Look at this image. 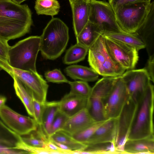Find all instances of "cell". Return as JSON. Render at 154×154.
Returning <instances> with one entry per match:
<instances>
[{
	"label": "cell",
	"mask_w": 154,
	"mask_h": 154,
	"mask_svg": "<svg viewBox=\"0 0 154 154\" xmlns=\"http://www.w3.org/2000/svg\"><path fill=\"white\" fill-rule=\"evenodd\" d=\"M40 51L45 58L54 60L65 50L69 38V28L58 18L53 17L40 36Z\"/></svg>",
	"instance_id": "obj_3"
},
{
	"label": "cell",
	"mask_w": 154,
	"mask_h": 154,
	"mask_svg": "<svg viewBox=\"0 0 154 154\" xmlns=\"http://www.w3.org/2000/svg\"><path fill=\"white\" fill-rule=\"evenodd\" d=\"M118 118L105 120L95 131L85 144L114 142L116 136Z\"/></svg>",
	"instance_id": "obj_15"
},
{
	"label": "cell",
	"mask_w": 154,
	"mask_h": 154,
	"mask_svg": "<svg viewBox=\"0 0 154 154\" xmlns=\"http://www.w3.org/2000/svg\"><path fill=\"white\" fill-rule=\"evenodd\" d=\"M45 103L40 102L33 98V118L39 126L41 125Z\"/></svg>",
	"instance_id": "obj_36"
},
{
	"label": "cell",
	"mask_w": 154,
	"mask_h": 154,
	"mask_svg": "<svg viewBox=\"0 0 154 154\" xmlns=\"http://www.w3.org/2000/svg\"><path fill=\"white\" fill-rule=\"evenodd\" d=\"M15 93L24 106L28 113L33 117V97L24 85L17 77L11 76Z\"/></svg>",
	"instance_id": "obj_24"
},
{
	"label": "cell",
	"mask_w": 154,
	"mask_h": 154,
	"mask_svg": "<svg viewBox=\"0 0 154 154\" xmlns=\"http://www.w3.org/2000/svg\"><path fill=\"white\" fill-rule=\"evenodd\" d=\"M22 137L12 131L0 120V154H26L18 149Z\"/></svg>",
	"instance_id": "obj_14"
},
{
	"label": "cell",
	"mask_w": 154,
	"mask_h": 154,
	"mask_svg": "<svg viewBox=\"0 0 154 154\" xmlns=\"http://www.w3.org/2000/svg\"><path fill=\"white\" fill-rule=\"evenodd\" d=\"M103 35L106 49L112 59L125 70L134 69L138 60V51L130 45Z\"/></svg>",
	"instance_id": "obj_9"
},
{
	"label": "cell",
	"mask_w": 154,
	"mask_h": 154,
	"mask_svg": "<svg viewBox=\"0 0 154 154\" xmlns=\"http://www.w3.org/2000/svg\"><path fill=\"white\" fill-rule=\"evenodd\" d=\"M8 41L0 38V63L9 64L8 53L10 46Z\"/></svg>",
	"instance_id": "obj_37"
},
{
	"label": "cell",
	"mask_w": 154,
	"mask_h": 154,
	"mask_svg": "<svg viewBox=\"0 0 154 154\" xmlns=\"http://www.w3.org/2000/svg\"><path fill=\"white\" fill-rule=\"evenodd\" d=\"M59 110V101L45 103L42 116L41 125L40 126L45 134L49 137L51 126L57 112Z\"/></svg>",
	"instance_id": "obj_26"
},
{
	"label": "cell",
	"mask_w": 154,
	"mask_h": 154,
	"mask_svg": "<svg viewBox=\"0 0 154 154\" xmlns=\"http://www.w3.org/2000/svg\"><path fill=\"white\" fill-rule=\"evenodd\" d=\"M34 8L38 15H49L53 18L58 14L60 5L57 0H36Z\"/></svg>",
	"instance_id": "obj_30"
},
{
	"label": "cell",
	"mask_w": 154,
	"mask_h": 154,
	"mask_svg": "<svg viewBox=\"0 0 154 154\" xmlns=\"http://www.w3.org/2000/svg\"><path fill=\"white\" fill-rule=\"evenodd\" d=\"M103 34L111 39L130 45L138 51L146 47L144 43L136 33L111 32L105 33Z\"/></svg>",
	"instance_id": "obj_25"
},
{
	"label": "cell",
	"mask_w": 154,
	"mask_h": 154,
	"mask_svg": "<svg viewBox=\"0 0 154 154\" xmlns=\"http://www.w3.org/2000/svg\"><path fill=\"white\" fill-rule=\"evenodd\" d=\"M154 55L149 56L147 65L145 69L146 70L150 78V80L154 82Z\"/></svg>",
	"instance_id": "obj_39"
},
{
	"label": "cell",
	"mask_w": 154,
	"mask_h": 154,
	"mask_svg": "<svg viewBox=\"0 0 154 154\" xmlns=\"http://www.w3.org/2000/svg\"><path fill=\"white\" fill-rule=\"evenodd\" d=\"M102 34L96 25L89 21L76 37L77 43L89 48Z\"/></svg>",
	"instance_id": "obj_23"
},
{
	"label": "cell",
	"mask_w": 154,
	"mask_h": 154,
	"mask_svg": "<svg viewBox=\"0 0 154 154\" xmlns=\"http://www.w3.org/2000/svg\"><path fill=\"white\" fill-rule=\"evenodd\" d=\"M32 23L27 5L0 0V38L8 41L20 38L29 32Z\"/></svg>",
	"instance_id": "obj_1"
},
{
	"label": "cell",
	"mask_w": 154,
	"mask_h": 154,
	"mask_svg": "<svg viewBox=\"0 0 154 154\" xmlns=\"http://www.w3.org/2000/svg\"><path fill=\"white\" fill-rule=\"evenodd\" d=\"M45 76L49 82L60 83H68L69 82L60 70L57 69L47 71L45 73Z\"/></svg>",
	"instance_id": "obj_35"
},
{
	"label": "cell",
	"mask_w": 154,
	"mask_h": 154,
	"mask_svg": "<svg viewBox=\"0 0 154 154\" xmlns=\"http://www.w3.org/2000/svg\"><path fill=\"white\" fill-rule=\"evenodd\" d=\"M124 153L154 154V136L134 139H128L124 146Z\"/></svg>",
	"instance_id": "obj_20"
},
{
	"label": "cell",
	"mask_w": 154,
	"mask_h": 154,
	"mask_svg": "<svg viewBox=\"0 0 154 154\" xmlns=\"http://www.w3.org/2000/svg\"><path fill=\"white\" fill-rule=\"evenodd\" d=\"M89 21L96 25L102 33L125 32L118 25L115 12L106 0H89Z\"/></svg>",
	"instance_id": "obj_7"
},
{
	"label": "cell",
	"mask_w": 154,
	"mask_h": 154,
	"mask_svg": "<svg viewBox=\"0 0 154 154\" xmlns=\"http://www.w3.org/2000/svg\"><path fill=\"white\" fill-rule=\"evenodd\" d=\"M119 77H103L100 79L91 88L89 97H96L103 101L110 93Z\"/></svg>",
	"instance_id": "obj_22"
},
{
	"label": "cell",
	"mask_w": 154,
	"mask_h": 154,
	"mask_svg": "<svg viewBox=\"0 0 154 154\" xmlns=\"http://www.w3.org/2000/svg\"><path fill=\"white\" fill-rule=\"evenodd\" d=\"M154 4L143 24L136 32L145 45L149 56L154 55Z\"/></svg>",
	"instance_id": "obj_19"
},
{
	"label": "cell",
	"mask_w": 154,
	"mask_h": 154,
	"mask_svg": "<svg viewBox=\"0 0 154 154\" xmlns=\"http://www.w3.org/2000/svg\"><path fill=\"white\" fill-rule=\"evenodd\" d=\"M114 11L118 7L139 2H150L151 0H108Z\"/></svg>",
	"instance_id": "obj_38"
},
{
	"label": "cell",
	"mask_w": 154,
	"mask_h": 154,
	"mask_svg": "<svg viewBox=\"0 0 154 154\" xmlns=\"http://www.w3.org/2000/svg\"><path fill=\"white\" fill-rule=\"evenodd\" d=\"M14 3L18 5L20 4L22 2L26 0H11Z\"/></svg>",
	"instance_id": "obj_41"
},
{
	"label": "cell",
	"mask_w": 154,
	"mask_h": 154,
	"mask_svg": "<svg viewBox=\"0 0 154 154\" xmlns=\"http://www.w3.org/2000/svg\"><path fill=\"white\" fill-rule=\"evenodd\" d=\"M121 77L125 84L129 97L136 102L151 83L145 68L127 70Z\"/></svg>",
	"instance_id": "obj_13"
},
{
	"label": "cell",
	"mask_w": 154,
	"mask_h": 154,
	"mask_svg": "<svg viewBox=\"0 0 154 154\" xmlns=\"http://www.w3.org/2000/svg\"><path fill=\"white\" fill-rule=\"evenodd\" d=\"M40 41V36H32L10 46L8 53L9 65L17 69L37 72L36 62Z\"/></svg>",
	"instance_id": "obj_4"
},
{
	"label": "cell",
	"mask_w": 154,
	"mask_h": 154,
	"mask_svg": "<svg viewBox=\"0 0 154 154\" xmlns=\"http://www.w3.org/2000/svg\"><path fill=\"white\" fill-rule=\"evenodd\" d=\"M7 100L6 97L2 95H0V109L5 105Z\"/></svg>",
	"instance_id": "obj_40"
},
{
	"label": "cell",
	"mask_w": 154,
	"mask_h": 154,
	"mask_svg": "<svg viewBox=\"0 0 154 154\" xmlns=\"http://www.w3.org/2000/svg\"><path fill=\"white\" fill-rule=\"evenodd\" d=\"M105 121L96 122L89 127L71 136L77 141L85 144L95 131Z\"/></svg>",
	"instance_id": "obj_33"
},
{
	"label": "cell",
	"mask_w": 154,
	"mask_h": 154,
	"mask_svg": "<svg viewBox=\"0 0 154 154\" xmlns=\"http://www.w3.org/2000/svg\"><path fill=\"white\" fill-rule=\"evenodd\" d=\"M86 109L96 122L107 119L105 116L102 100L96 97H89Z\"/></svg>",
	"instance_id": "obj_29"
},
{
	"label": "cell",
	"mask_w": 154,
	"mask_h": 154,
	"mask_svg": "<svg viewBox=\"0 0 154 154\" xmlns=\"http://www.w3.org/2000/svg\"><path fill=\"white\" fill-rule=\"evenodd\" d=\"M74 0H69V3L70 4L73 2Z\"/></svg>",
	"instance_id": "obj_42"
},
{
	"label": "cell",
	"mask_w": 154,
	"mask_h": 154,
	"mask_svg": "<svg viewBox=\"0 0 154 154\" xmlns=\"http://www.w3.org/2000/svg\"><path fill=\"white\" fill-rule=\"evenodd\" d=\"M129 97L125 84L120 76L110 93L103 101L106 119L117 118Z\"/></svg>",
	"instance_id": "obj_12"
},
{
	"label": "cell",
	"mask_w": 154,
	"mask_h": 154,
	"mask_svg": "<svg viewBox=\"0 0 154 154\" xmlns=\"http://www.w3.org/2000/svg\"><path fill=\"white\" fill-rule=\"evenodd\" d=\"M0 118L8 128L21 136L36 130L38 127L33 118L20 114L5 105L0 109Z\"/></svg>",
	"instance_id": "obj_11"
},
{
	"label": "cell",
	"mask_w": 154,
	"mask_h": 154,
	"mask_svg": "<svg viewBox=\"0 0 154 154\" xmlns=\"http://www.w3.org/2000/svg\"><path fill=\"white\" fill-rule=\"evenodd\" d=\"M154 86L151 83L136 101V108L128 139L154 136Z\"/></svg>",
	"instance_id": "obj_2"
},
{
	"label": "cell",
	"mask_w": 154,
	"mask_h": 154,
	"mask_svg": "<svg viewBox=\"0 0 154 154\" xmlns=\"http://www.w3.org/2000/svg\"><path fill=\"white\" fill-rule=\"evenodd\" d=\"M49 138L52 141L67 146L72 151L84 150L87 146L86 144L77 141L71 135L62 130L57 132L50 136Z\"/></svg>",
	"instance_id": "obj_27"
},
{
	"label": "cell",
	"mask_w": 154,
	"mask_h": 154,
	"mask_svg": "<svg viewBox=\"0 0 154 154\" xmlns=\"http://www.w3.org/2000/svg\"><path fill=\"white\" fill-rule=\"evenodd\" d=\"M88 100V98L69 93L59 101V110L70 117L85 109Z\"/></svg>",
	"instance_id": "obj_18"
},
{
	"label": "cell",
	"mask_w": 154,
	"mask_h": 154,
	"mask_svg": "<svg viewBox=\"0 0 154 154\" xmlns=\"http://www.w3.org/2000/svg\"><path fill=\"white\" fill-rule=\"evenodd\" d=\"M69 118L59 110L56 113L52 122L49 137L57 132L61 130Z\"/></svg>",
	"instance_id": "obj_34"
},
{
	"label": "cell",
	"mask_w": 154,
	"mask_h": 154,
	"mask_svg": "<svg viewBox=\"0 0 154 154\" xmlns=\"http://www.w3.org/2000/svg\"><path fill=\"white\" fill-rule=\"evenodd\" d=\"M96 122L85 108L69 117L61 130L72 135L89 127Z\"/></svg>",
	"instance_id": "obj_17"
},
{
	"label": "cell",
	"mask_w": 154,
	"mask_h": 154,
	"mask_svg": "<svg viewBox=\"0 0 154 154\" xmlns=\"http://www.w3.org/2000/svg\"><path fill=\"white\" fill-rule=\"evenodd\" d=\"M88 48L76 43L66 51L63 63L67 65L75 63L83 60L88 52Z\"/></svg>",
	"instance_id": "obj_28"
},
{
	"label": "cell",
	"mask_w": 154,
	"mask_h": 154,
	"mask_svg": "<svg viewBox=\"0 0 154 154\" xmlns=\"http://www.w3.org/2000/svg\"><path fill=\"white\" fill-rule=\"evenodd\" d=\"M2 70V69L0 67V71Z\"/></svg>",
	"instance_id": "obj_43"
},
{
	"label": "cell",
	"mask_w": 154,
	"mask_h": 154,
	"mask_svg": "<svg viewBox=\"0 0 154 154\" xmlns=\"http://www.w3.org/2000/svg\"><path fill=\"white\" fill-rule=\"evenodd\" d=\"M70 86V93L88 98L91 93V88L87 82L82 81L69 82Z\"/></svg>",
	"instance_id": "obj_32"
},
{
	"label": "cell",
	"mask_w": 154,
	"mask_h": 154,
	"mask_svg": "<svg viewBox=\"0 0 154 154\" xmlns=\"http://www.w3.org/2000/svg\"><path fill=\"white\" fill-rule=\"evenodd\" d=\"M136 106V102L129 97L118 117L115 144L119 153H124V145L128 139Z\"/></svg>",
	"instance_id": "obj_10"
},
{
	"label": "cell",
	"mask_w": 154,
	"mask_h": 154,
	"mask_svg": "<svg viewBox=\"0 0 154 154\" xmlns=\"http://www.w3.org/2000/svg\"><path fill=\"white\" fill-rule=\"evenodd\" d=\"M0 67L11 77L14 76L26 86L33 98L39 102L45 103L48 85L42 76L37 72L23 70L14 68L9 64H0Z\"/></svg>",
	"instance_id": "obj_8"
},
{
	"label": "cell",
	"mask_w": 154,
	"mask_h": 154,
	"mask_svg": "<svg viewBox=\"0 0 154 154\" xmlns=\"http://www.w3.org/2000/svg\"><path fill=\"white\" fill-rule=\"evenodd\" d=\"M76 37L89 22V0H74L70 4Z\"/></svg>",
	"instance_id": "obj_16"
},
{
	"label": "cell",
	"mask_w": 154,
	"mask_h": 154,
	"mask_svg": "<svg viewBox=\"0 0 154 154\" xmlns=\"http://www.w3.org/2000/svg\"><path fill=\"white\" fill-rule=\"evenodd\" d=\"M153 1L139 2L123 5L114 11L116 22L124 32L136 33L146 21Z\"/></svg>",
	"instance_id": "obj_6"
},
{
	"label": "cell",
	"mask_w": 154,
	"mask_h": 154,
	"mask_svg": "<svg viewBox=\"0 0 154 154\" xmlns=\"http://www.w3.org/2000/svg\"><path fill=\"white\" fill-rule=\"evenodd\" d=\"M64 70L67 75L72 79L87 82L97 80L99 75L91 68L77 65L67 66Z\"/></svg>",
	"instance_id": "obj_21"
},
{
	"label": "cell",
	"mask_w": 154,
	"mask_h": 154,
	"mask_svg": "<svg viewBox=\"0 0 154 154\" xmlns=\"http://www.w3.org/2000/svg\"></svg>",
	"instance_id": "obj_44"
},
{
	"label": "cell",
	"mask_w": 154,
	"mask_h": 154,
	"mask_svg": "<svg viewBox=\"0 0 154 154\" xmlns=\"http://www.w3.org/2000/svg\"><path fill=\"white\" fill-rule=\"evenodd\" d=\"M76 154L119 153L116 151L115 142L98 143L87 145L84 150L75 151Z\"/></svg>",
	"instance_id": "obj_31"
},
{
	"label": "cell",
	"mask_w": 154,
	"mask_h": 154,
	"mask_svg": "<svg viewBox=\"0 0 154 154\" xmlns=\"http://www.w3.org/2000/svg\"><path fill=\"white\" fill-rule=\"evenodd\" d=\"M88 53L89 65L99 75L104 77H118L125 72L110 57L103 34L88 48Z\"/></svg>",
	"instance_id": "obj_5"
}]
</instances>
